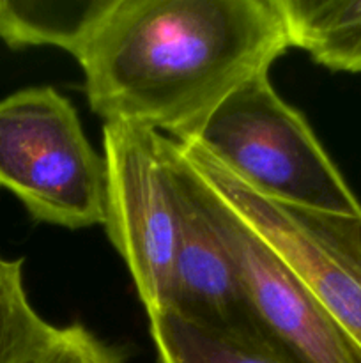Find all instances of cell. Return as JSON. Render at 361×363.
Wrapping results in <instances>:
<instances>
[{
  "label": "cell",
  "instance_id": "5b68a950",
  "mask_svg": "<svg viewBox=\"0 0 361 363\" xmlns=\"http://www.w3.org/2000/svg\"><path fill=\"white\" fill-rule=\"evenodd\" d=\"M105 229L149 314L165 308L183 209L170 138L127 123L103 124Z\"/></svg>",
  "mask_w": 361,
  "mask_h": 363
},
{
  "label": "cell",
  "instance_id": "277c9868",
  "mask_svg": "<svg viewBox=\"0 0 361 363\" xmlns=\"http://www.w3.org/2000/svg\"><path fill=\"white\" fill-rule=\"evenodd\" d=\"M177 145L200 179L292 269L361 354V215L271 201L244 186L195 142Z\"/></svg>",
  "mask_w": 361,
  "mask_h": 363
},
{
  "label": "cell",
  "instance_id": "ba28073f",
  "mask_svg": "<svg viewBox=\"0 0 361 363\" xmlns=\"http://www.w3.org/2000/svg\"><path fill=\"white\" fill-rule=\"evenodd\" d=\"M289 45L333 71L361 73V0H276Z\"/></svg>",
  "mask_w": 361,
  "mask_h": 363
},
{
  "label": "cell",
  "instance_id": "8992f818",
  "mask_svg": "<svg viewBox=\"0 0 361 363\" xmlns=\"http://www.w3.org/2000/svg\"><path fill=\"white\" fill-rule=\"evenodd\" d=\"M195 176L209 218L236 261L260 339L289 363H361L353 342L292 269Z\"/></svg>",
  "mask_w": 361,
  "mask_h": 363
},
{
  "label": "cell",
  "instance_id": "7a4b0ae2",
  "mask_svg": "<svg viewBox=\"0 0 361 363\" xmlns=\"http://www.w3.org/2000/svg\"><path fill=\"white\" fill-rule=\"evenodd\" d=\"M184 140L195 142L255 194L314 211L361 215V202L269 71L234 89ZM180 140V142H184Z\"/></svg>",
  "mask_w": 361,
  "mask_h": 363
},
{
  "label": "cell",
  "instance_id": "6da1fadb",
  "mask_svg": "<svg viewBox=\"0 0 361 363\" xmlns=\"http://www.w3.org/2000/svg\"><path fill=\"white\" fill-rule=\"evenodd\" d=\"M287 48L276 0H113L76 60L105 123L180 142Z\"/></svg>",
  "mask_w": 361,
  "mask_h": 363
},
{
  "label": "cell",
  "instance_id": "9c48e42d",
  "mask_svg": "<svg viewBox=\"0 0 361 363\" xmlns=\"http://www.w3.org/2000/svg\"><path fill=\"white\" fill-rule=\"evenodd\" d=\"M113 0H0V39L9 48L55 46L78 59Z\"/></svg>",
  "mask_w": 361,
  "mask_h": 363
},
{
  "label": "cell",
  "instance_id": "8fae6325",
  "mask_svg": "<svg viewBox=\"0 0 361 363\" xmlns=\"http://www.w3.org/2000/svg\"><path fill=\"white\" fill-rule=\"evenodd\" d=\"M53 330L28 301L23 259L0 255V363H32Z\"/></svg>",
  "mask_w": 361,
  "mask_h": 363
},
{
  "label": "cell",
  "instance_id": "52a82bcc",
  "mask_svg": "<svg viewBox=\"0 0 361 363\" xmlns=\"http://www.w3.org/2000/svg\"><path fill=\"white\" fill-rule=\"evenodd\" d=\"M170 151L183 223L163 311L188 321L260 339L236 261L209 218L197 176L172 138Z\"/></svg>",
  "mask_w": 361,
  "mask_h": 363
},
{
  "label": "cell",
  "instance_id": "3957f363",
  "mask_svg": "<svg viewBox=\"0 0 361 363\" xmlns=\"http://www.w3.org/2000/svg\"><path fill=\"white\" fill-rule=\"evenodd\" d=\"M0 188L38 222L66 229L105 223V158L73 103L53 87L0 99Z\"/></svg>",
  "mask_w": 361,
  "mask_h": 363
},
{
  "label": "cell",
  "instance_id": "30bf717a",
  "mask_svg": "<svg viewBox=\"0 0 361 363\" xmlns=\"http://www.w3.org/2000/svg\"><path fill=\"white\" fill-rule=\"evenodd\" d=\"M159 363H289L257 337L188 321L170 311L149 314Z\"/></svg>",
  "mask_w": 361,
  "mask_h": 363
},
{
  "label": "cell",
  "instance_id": "7c38bea8",
  "mask_svg": "<svg viewBox=\"0 0 361 363\" xmlns=\"http://www.w3.org/2000/svg\"><path fill=\"white\" fill-rule=\"evenodd\" d=\"M32 363H124L119 351L106 346L85 326L69 325L53 330L48 342Z\"/></svg>",
  "mask_w": 361,
  "mask_h": 363
}]
</instances>
